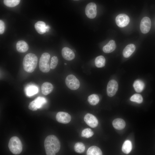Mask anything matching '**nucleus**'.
Here are the masks:
<instances>
[{
    "label": "nucleus",
    "mask_w": 155,
    "mask_h": 155,
    "mask_svg": "<svg viewBox=\"0 0 155 155\" xmlns=\"http://www.w3.org/2000/svg\"><path fill=\"white\" fill-rule=\"evenodd\" d=\"M44 146L47 155H55L59 150L61 144L58 138L55 135L47 136L44 142Z\"/></svg>",
    "instance_id": "obj_1"
},
{
    "label": "nucleus",
    "mask_w": 155,
    "mask_h": 155,
    "mask_svg": "<svg viewBox=\"0 0 155 155\" xmlns=\"http://www.w3.org/2000/svg\"><path fill=\"white\" fill-rule=\"evenodd\" d=\"M38 63L37 56L32 53L26 54L23 59V65L24 69L26 72H32L36 67Z\"/></svg>",
    "instance_id": "obj_2"
},
{
    "label": "nucleus",
    "mask_w": 155,
    "mask_h": 155,
    "mask_svg": "<svg viewBox=\"0 0 155 155\" xmlns=\"http://www.w3.org/2000/svg\"><path fill=\"white\" fill-rule=\"evenodd\" d=\"M8 147L10 151L15 155L20 154L22 150L21 142L16 136H13L10 138L8 143Z\"/></svg>",
    "instance_id": "obj_3"
},
{
    "label": "nucleus",
    "mask_w": 155,
    "mask_h": 155,
    "mask_svg": "<svg viewBox=\"0 0 155 155\" xmlns=\"http://www.w3.org/2000/svg\"><path fill=\"white\" fill-rule=\"evenodd\" d=\"M50 56L47 53H44L41 55L39 62L40 70L42 72L46 73L49 72L50 69V65L49 64Z\"/></svg>",
    "instance_id": "obj_4"
},
{
    "label": "nucleus",
    "mask_w": 155,
    "mask_h": 155,
    "mask_svg": "<svg viewBox=\"0 0 155 155\" xmlns=\"http://www.w3.org/2000/svg\"><path fill=\"white\" fill-rule=\"evenodd\" d=\"M65 82L67 86L72 90L78 89L80 85L79 80L72 74L69 75L67 76L65 79Z\"/></svg>",
    "instance_id": "obj_5"
},
{
    "label": "nucleus",
    "mask_w": 155,
    "mask_h": 155,
    "mask_svg": "<svg viewBox=\"0 0 155 155\" xmlns=\"http://www.w3.org/2000/svg\"><path fill=\"white\" fill-rule=\"evenodd\" d=\"M46 102L45 98L38 96L29 103L28 108L32 111H36L38 109L40 108Z\"/></svg>",
    "instance_id": "obj_6"
},
{
    "label": "nucleus",
    "mask_w": 155,
    "mask_h": 155,
    "mask_svg": "<svg viewBox=\"0 0 155 155\" xmlns=\"http://www.w3.org/2000/svg\"><path fill=\"white\" fill-rule=\"evenodd\" d=\"M97 7L94 3L91 2L88 4L85 8V13L87 17L90 19H93L97 14Z\"/></svg>",
    "instance_id": "obj_7"
},
{
    "label": "nucleus",
    "mask_w": 155,
    "mask_h": 155,
    "mask_svg": "<svg viewBox=\"0 0 155 155\" xmlns=\"http://www.w3.org/2000/svg\"><path fill=\"white\" fill-rule=\"evenodd\" d=\"M118 86L117 82L115 80H110L108 83L106 91L108 96L112 97L115 95L118 89Z\"/></svg>",
    "instance_id": "obj_8"
},
{
    "label": "nucleus",
    "mask_w": 155,
    "mask_h": 155,
    "mask_svg": "<svg viewBox=\"0 0 155 155\" xmlns=\"http://www.w3.org/2000/svg\"><path fill=\"white\" fill-rule=\"evenodd\" d=\"M130 19L127 15L122 13L118 15L116 17L115 22L119 27L123 28L127 26L129 23Z\"/></svg>",
    "instance_id": "obj_9"
},
{
    "label": "nucleus",
    "mask_w": 155,
    "mask_h": 155,
    "mask_svg": "<svg viewBox=\"0 0 155 155\" xmlns=\"http://www.w3.org/2000/svg\"><path fill=\"white\" fill-rule=\"evenodd\" d=\"M151 23L150 18L147 17L143 18L140 24V29L143 34L148 33L151 27Z\"/></svg>",
    "instance_id": "obj_10"
},
{
    "label": "nucleus",
    "mask_w": 155,
    "mask_h": 155,
    "mask_svg": "<svg viewBox=\"0 0 155 155\" xmlns=\"http://www.w3.org/2000/svg\"><path fill=\"white\" fill-rule=\"evenodd\" d=\"M84 119L86 124L92 128H95L98 125V119L94 115L91 114H86L84 117Z\"/></svg>",
    "instance_id": "obj_11"
},
{
    "label": "nucleus",
    "mask_w": 155,
    "mask_h": 155,
    "mask_svg": "<svg viewBox=\"0 0 155 155\" xmlns=\"http://www.w3.org/2000/svg\"><path fill=\"white\" fill-rule=\"evenodd\" d=\"M71 117L70 115L67 113L64 112H59L56 115L57 121L63 124H67L71 121Z\"/></svg>",
    "instance_id": "obj_12"
},
{
    "label": "nucleus",
    "mask_w": 155,
    "mask_h": 155,
    "mask_svg": "<svg viewBox=\"0 0 155 155\" xmlns=\"http://www.w3.org/2000/svg\"><path fill=\"white\" fill-rule=\"evenodd\" d=\"M61 54L63 57L67 61L72 60L75 57V54L73 52L67 47H64L62 49Z\"/></svg>",
    "instance_id": "obj_13"
},
{
    "label": "nucleus",
    "mask_w": 155,
    "mask_h": 155,
    "mask_svg": "<svg viewBox=\"0 0 155 155\" xmlns=\"http://www.w3.org/2000/svg\"><path fill=\"white\" fill-rule=\"evenodd\" d=\"M34 27L37 32L40 34H44L49 29L48 26H46L44 22L41 21L36 22L35 24Z\"/></svg>",
    "instance_id": "obj_14"
},
{
    "label": "nucleus",
    "mask_w": 155,
    "mask_h": 155,
    "mask_svg": "<svg viewBox=\"0 0 155 155\" xmlns=\"http://www.w3.org/2000/svg\"><path fill=\"white\" fill-rule=\"evenodd\" d=\"M41 89L42 94L46 95L52 91L53 89V86L51 83L46 82L42 84Z\"/></svg>",
    "instance_id": "obj_15"
},
{
    "label": "nucleus",
    "mask_w": 155,
    "mask_h": 155,
    "mask_svg": "<svg viewBox=\"0 0 155 155\" xmlns=\"http://www.w3.org/2000/svg\"><path fill=\"white\" fill-rule=\"evenodd\" d=\"M135 45L132 44L127 45L124 49L123 54L124 57L127 58L130 56L135 50Z\"/></svg>",
    "instance_id": "obj_16"
},
{
    "label": "nucleus",
    "mask_w": 155,
    "mask_h": 155,
    "mask_svg": "<svg viewBox=\"0 0 155 155\" xmlns=\"http://www.w3.org/2000/svg\"><path fill=\"white\" fill-rule=\"evenodd\" d=\"M17 51L20 53H25L28 50L29 46L27 43L24 40L18 41L16 44Z\"/></svg>",
    "instance_id": "obj_17"
},
{
    "label": "nucleus",
    "mask_w": 155,
    "mask_h": 155,
    "mask_svg": "<svg viewBox=\"0 0 155 155\" xmlns=\"http://www.w3.org/2000/svg\"><path fill=\"white\" fill-rule=\"evenodd\" d=\"M116 48V44L115 41L110 40L103 48V51L106 53H109L114 51Z\"/></svg>",
    "instance_id": "obj_18"
},
{
    "label": "nucleus",
    "mask_w": 155,
    "mask_h": 155,
    "mask_svg": "<svg viewBox=\"0 0 155 155\" xmlns=\"http://www.w3.org/2000/svg\"><path fill=\"white\" fill-rule=\"evenodd\" d=\"M112 124L113 127L116 129L121 130L124 128L126 123L125 121L122 119L117 118L113 121Z\"/></svg>",
    "instance_id": "obj_19"
},
{
    "label": "nucleus",
    "mask_w": 155,
    "mask_h": 155,
    "mask_svg": "<svg viewBox=\"0 0 155 155\" xmlns=\"http://www.w3.org/2000/svg\"><path fill=\"white\" fill-rule=\"evenodd\" d=\"M87 155H102V152L100 149L96 146L90 147L87 150Z\"/></svg>",
    "instance_id": "obj_20"
},
{
    "label": "nucleus",
    "mask_w": 155,
    "mask_h": 155,
    "mask_svg": "<svg viewBox=\"0 0 155 155\" xmlns=\"http://www.w3.org/2000/svg\"><path fill=\"white\" fill-rule=\"evenodd\" d=\"M144 84L143 82L140 80H137L134 82L133 86L135 90L137 92H140L142 91L144 87Z\"/></svg>",
    "instance_id": "obj_21"
},
{
    "label": "nucleus",
    "mask_w": 155,
    "mask_h": 155,
    "mask_svg": "<svg viewBox=\"0 0 155 155\" xmlns=\"http://www.w3.org/2000/svg\"><path fill=\"white\" fill-rule=\"evenodd\" d=\"M132 148V145L131 142L129 140H127L123 144L122 150L124 153L128 154L131 152Z\"/></svg>",
    "instance_id": "obj_22"
},
{
    "label": "nucleus",
    "mask_w": 155,
    "mask_h": 155,
    "mask_svg": "<svg viewBox=\"0 0 155 155\" xmlns=\"http://www.w3.org/2000/svg\"><path fill=\"white\" fill-rule=\"evenodd\" d=\"M96 66L98 68L104 67L105 64V59L102 56L100 55L97 57L95 60Z\"/></svg>",
    "instance_id": "obj_23"
},
{
    "label": "nucleus",
    "mask_w": 155,
    "mask_h": 155,
    "mask_svg": "<svg viewBox=\"0 0 155 155\" xmlns=\"http://www.w3.org/2000/svg\"><path fill=\"white\" fill-rule=\"evenodd\" d=\"M38 92V88L34 86H30L26 88V92L28 96H31L36 94Z\"/></svg>",
    "instance_id": "obj_24"
},
{
    "label": "nucleus",
    "mask_w": 155,
    "mask_h": 155,
    "mask_svg": "<svg viewBox=\"0 0 155 155\" xmlns=\"http://www.w3.org/2000/svg\"><path fill=\"white\" fill-rule=\"evenodd\" d=\"M88 100L90 105L94 106L97 104L99 102V98L97 94H92L88 96Z\"/></svg>",
    "instance_id": "obj_25"
},
{
    "label": "nucleus",
    "mask_w": 155,
    "mask_h": 155,
    "mask_svg": "<svg viewBox=\"0 0 155 155\" xmlns=\"http://www.w3.org/2000/svg\"><path fill=\"white\" fill-rule=\"evenodd\" d=\"M85 146L82 142H78L76 143L74 146V149L75 152L78 153H82L85 150Z\"/></svg>",
    "instance_id": "obj_26"
},
{
    "label": "nucleus",
    "mask_w": 155,
    "mask_h": 155,
    "mask_svg": "<svg viewBox=\"0 0 155 155\" xmlns=\"http://www.w3.org/2000/svg\"><path fill=\"white\" fill-rule=\"evenodd\" d=\"M20 0H3L4 4L9 7H13L18 5Z\"/></svg>",
    "instance_id": "obj_27"
},
{
    "label": "nucleus",
    "mask_w": 155,
    "mask_h": 155,
    "mask_svg": "<svg viewBox=\"0 0 155 155\" xmlns=\"http://www.w3.org/2000/svg\"><path fill=\"white\" fill-rule=\"evenodd\" d=\"M94 135V132L92 130L89 128H86L82 131L81 136L82 137L89 138L91 137Z\"/></svg>",
    "instance_id": "obj_28"
},
{
    "label": "nucleus",
    "mask_w": 155,
    "mask_h": 155,
    "mask_svg": "<svg viewBox=\"0 0 155 155\" xmlns=\"http://www.w3.org/2000/svg\"><path fill=\"white\" fill-rule=\"evenodd\" d=\"M131 101L141 103L143 101V98L140 94H135L132 96L130 98Z\"/></svg>",
    "instance_id": "obj_29"
},
{
    "label": "nucleus",
    "mask_w": 155,
    "mask_h": 155,
    "mask_svg": "<svg viewBox=\"0 0 155 155\" xmlns=\"http://www.w3.org/2000/svg\"><path fill=\"white\" fill-rule=\"evenodd\" d=\"M58 62V59L57 57L56 56L53 57L51 59V63L50 65V68L51 69H55Z\"/></svg>",
    "instance_id": "obj_30"
},
{
    "label": "nucleus",
    "mask_w": 155,
    "mask_h": 155,
    "mask_svg": "<svg viewBox=\"0 0 155 155\" xmlns=\"http://www.w3.org/2000/svg\"><path fill=\"white\" fill-rule=\"evenodd\" d=\"M5 29V25L4 22L1 20H0V34H3Z\"/></svg>",
    "instance_id": "obj_31"
},
{
    "label": "nucleus",
    "mask_w": 155,
    "mask_h": 155,
    "mask_svg": "<svg viewBox=\"0 0 155 155\" xmlns=\"http://www.w3.org/2000/svg\"><path fill=\"white\" fill-rule=\"evenodd\" d=\"M74 0V1H78V0Z\"/></svg>",
    "instance_id": "obj_32"
},
{
    "label": "nucleus",
    "mask_w": 155,
    "mask_h": 155,
    "mask_svg": "<svg viewBox=\"0 0 155 155\" xmlns=\"http://www.w3.org/2000/svg\"><path fill=\"white\" fill-rule=\"evenodd\" d=\"M65 65H67V64H66V63H65Z\"/></svg>",
    "instance_id": "obj_33"
}]
</instances>
